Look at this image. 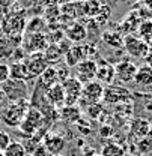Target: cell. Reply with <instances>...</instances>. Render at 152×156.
Returning <instances> with one entry per match:
<instances>
[{"label": "cell", "mask_w": 152, "mask_h": 156, "mask_svg": "<svg viewBox=\"0 0 152 156\" xmlns=\"http://www.w3.org/2000/svg\"><path fill=\"white\" fill-rule=\"evenodd\" d=\"M29 107V102L26 99H21V101H15V102H11L2 113V120L11 126V128H18L21 120L24 119L26 113H27V108Z\"/></svg>", "instance_id": "6da1fadb"}, {"label": "cell", "mask_w": 152, "mask_h": 156, "mask_svg": "<svg viewBox=\"0 0 152 156\" xmlns=\"http://www.w3.org/2000/svg\"><path fill=\"white\" fill-rule=\"evenodd\" d=\"M102 95H104V86L99 84L96 80L89 81V83L83 84V90H81V95H80L77 105L80 108H84V107L87 108L92 104H98L102 99Z\"/></svg>", "instance_id": "7a4b0ae2"}, {"label": "cell", "mask_w": 152, "mask_h": 156, "mask_svg": "<svg viewBox=\"0 0 152 156\" xmlns=\"http://www.w3.org/2000/svg\"><path fill=\"white\" fill-rule=\"evenodd\" d=\"M26 15L23 11L20 12H14L9 14L5 21L2 23V30L5 33V36H17V35H23L26 30Z\"/></svg>", "instance_id": "3957f363"}, {"label": "cell", "mask_w": 152, "mask_h": 156, "mask_svg": "<svg viewBox=\"0 0 152 156\" xmlns=\"http://www.w3.org/2000/svg\"><path fill=\"white\" fill-rule=\"evenodd\" d=\"M26 69H27V75H29V80L32 78H39V75L50 66L47 63V60L44 57L42 53H30L27 54L26 58L23 60Z\"/></svg>", "instance_id": "277c9868"}, {"label": "cell", "mask_w": 152, "mask_h": 156, "mask_svg": "<svg viewBox=\"0 0 152 156\" xmlns=\"http://www.w3.org/2000/svg\"><path fill=\"white\" fill-rule=\"evenodd\" d=\"M124 50L135 58H145L151 51L149 45L135 35H127L124 36Z\"/></svg>", "instance_id": "5b68a950"}, {"label": "cell", "mask_w": 152, "mask_h": 156, "mask_svg": "<svg viewBox=\"0 0 152 156\" xmlns=\"http://www.w3.org/2000/svg\"><path fill=\"white\" fill-rule=\"evenodd\" d=\"M48 47V41L44 33H24L21 48L26 53H44V50Z\"/></svg>", "instance_id": "8992f818"}, {"label": "cell", "mask_w": 152, "mask_h": 156, "mask_svg": "<svg viewBox=\"0 0 152 156\" xmlns=\"http://www.w3.org/2000/svg\"><path fill=\"white\" fill-rule=\"evenodd\" d=\"M62 87L65 90V105L71 107V105H77L78 99L83 90V84L74 77H69L62 83ZM63 105V107H65Z\"/></svg>", "instance_id": "52a82bcc"}, {"label": "cell", "mask_w": 152, "mask_h": 156, "mask_svg": "<svg viewBox=\"0 0 152 156\" xmlns=\"http://www.w3.org/2000/svg\"><path fill=\"white\" fill-rule=\"evenodd\" d=\"M102 99L107 102V104H114V105H119V104H127L130 102L131 99V92L125 87H117V86H109V87H104V95Z\"/></svg>", "instance_id": "ba28073f"}, {"label": "cell", "mask_w": 152, "mask_h": 156, "mask_svg": "<svg viewBox=\"0 0 152 156\" xmlns=\"http://www.w3.org/2000/svg\"><path fill=\"white\" fill-rule=\"evenodd\" d=\"M2 90H3V93H5V98H9L12 102L26 99V96H27V86H26V81L8 80L5 84H2Z\"/></svg>", "instance_id": "9c48e42d"}, {"label": "cell", "mask_w": 152, "mask_h": 156, "mask_svg": "<svg viewBox=\"0 0 152 156\" xmlns=\"http://www.w3.org/2000/svg\"><path fill=\"white\" fill-rule=\"evenodd\" d=\"M77 69V80L81 84H86L89 81H94L96 75V69H98V63L92 58H86L83 62H80L76 66Z\"/></svg>", "instance_id": "30bf717a"}, {"label": "cell", "mask_w": 152, "mask_h": 156, "mask_svg": "<svg viewBox=\"0 0 152 156\" xmlns=\"http://www.w3.org/2000/svg\"><path fill=\"white\" fill-rule=\"evenodd\" d=\"M137 65L131 62V60H119L114 66V74L116 78L120 81V83H131L134 81L135 77V72H137Z\"/></svg>", "instance_id": "8fae6325"}, {"label": "cell", "mask_w": 152, "mask_h": 156, "mask_svg": "<svg viewBox=\"0 0 152 156\" xmlns=\"http://www.w3.org/2000/svg\"><path fill=\"white\" fill-rule=\"evenodd\" d=\"M91 47L89 45H72L69 48V51L63 56L65 58V65L68 68H72V66H77L80 62L86 60V58H91L89 54L92 50H89Z\"/></svg>", "instance_id": "7c38bea8"}, {"label": "cell", "mask_w": 152, "mask_h": 156, "mask_svg": "<svg viewBox=\"0 0 152 156\" xmlns=\"http://www.w3.org/2000/svg\"><path fill=\"white\" fill-rule=\"evenodd\" d=\"M42 146L45 147V150L48 152L50 156L62 155L63 149H65V140L57 134H47L42 140Z\"/></svg>", "instance_id": "4fadbf2b"}, {"label": "cell", "mask_w": 152, "mask_h": 156, "mask_svg": "<svg viewBox=\"0 0 152 156\" xmlns=\"http://www.w3.org/2000/svg\"><path fill=\"white\" fill-rule=\"evenodd\" d=\"M134 84L140 89L152 90V68L146 66V65L139 66L135 77H134Z\"/></svg>", "instance_id": "5bb4252c"}, {"label": "cell", "mask_w": 152, "mask_h": 156, "mask_svg": "<svg viewBox=\"0 0 152 156\" xmlns=\"http://www.w3.org/2000/svg\"><path fill=\"white\" fill-rule=\"evenodd\" d=\"M45 96H47L48 104L54 108H62L65 105V90H63L60 83H57L54 86H51L50 89H47Z\"/></svg>", "instance_id": "9a60e30c"}, {"label": "cell", "mask_w": 152, "mask_h": 156, "mask_svg": "<svg viewBox=\"0 0 152 156\" xmlns=\"http://www.w3.org/2000/svg\"><path fill=\"white\" fill-rule=\"evenodd\" d=\"M114 78H116V74H114V66L113 65L104 62L102 65L98 66L95 80L99 83V84H102V86H112L113 81H114Z\"/></svg>", "instance_id": "2e32d148"}, {"label": "cell", "mask_w": 152, "mask_h": 156, "mask_svg": "<svg viewBox=\"0 0 152 156\" xmlns=\"http://www.w3.org/2000/svg\"><path fill=\"white\" fill-rule=\"evenodd\" d=\"M151 122L146 120V119H142V117H137L131 120V125H130V132L134 136H137L139 140L145 138V136H149L151 134Z\"/></svg>", "instance_id": "e0dca14e"}, {"label": "cell", "mask_w": 152, "mask_h": 156, "mask_svg": "<svg viewBox=\"0 0 152 156\" xmlns=\"http://www.w3.org/2000/svg\"><path fill=\"white\" fill-rule=\"evenodd\" d=\"M59 117L66 123H78L81 120V108L78 105H71V107L65 105L60 108Z\"/></svg>", "instance_id": "ac0fdd59"}, {"label": "cell", "mask_w": 152, "mask_h": 156, "mask_svg": "<svg viewBox=\"0 0 152 156\" xmlns=\"http://www.w3.org/2000/svg\"><path fill=\"white\" fill-rule=\"evenodd\" d=\"M86 38H87L86 27H84L83 24H80V23H72V24L66 29V39H69L71 42L80 44V42H83Z\"/></svg>", "instance_id": "d6986e66"}, {"label": "cell", "mask_w": 152, "mask_h": 156, "mask_svg": "<svg viewBox=\"0 0 152 156\" xmlns=\"http://www.w3.org/2000/svg\"><path fill=\"white\" fill-rule=\"evenodd\" d=\"M101 41L106 44V45H109L110 48H114V50H120V48H124V36L116 30H107V32H104L102 35H101Z\"/></svg>", "instance_id": "ffe728a7"}, {"label": "cell", "mask_w": 152, "mask_h": 156, "mask_svg": "<svg viewBox=\"0 0 152 156\" xmlns=\"http://www.w3.org/2000/svg\"><path fill=\"white\" fill-rule=\"evenodd\" d=\"M9 78L14 81H27V69L23 62H12L9 65Z\"/></svg>", "instance_id": "44dd1931"}, {"label": "cell", "mask_w": 152, "mask_h": 156, "mask_svg": "<svg viewBox=\"0 0 152 156\" xmlns=\"http://www.w3.org/2000/svg\"><path fill=\"white\" fill-rule=\"evenodd\" d=\"M57 71L54 66H48L41 75H39V84L45 89H50L51 86L57 84Z\"/></svg>", "instance_id": "7402d4cb"}, {"label": "cell", "mask_w": 152, "mask_h": 156, "mask_svg": "<svg viewBox=\"0 0 152 156\" xmlns=\"http://www.w3.org/2000/svg\"><path fill=\"white\" fill-rule=\"evenodd\" d=\"M44 57L47 60V63L48 65H51V63H59L62 57H63V54H62V51L59 50V47H57V44H48V47L44 50Z\"/></svg>", "instance_id": "603a6c76"}, {"label": "cell", "mask_w": 152, "mask_h": 156, "mask_svg": "<svg viewBox=\"0 0 152 156\" xmlns=\"http://www.w3.org/2000/svg\"><path fill=\"white\" fill-rule=\"evenodd\" d=\"M101 156H125V149L117 143H107L101 149Z\"/></svg>", "instance_id": "cb8c5ba5"}, {"label": "cell", "mask_w": 152, "mask_h": 156, "mask_svg": "<svg viewBox=\"0 0 152 156\" xmlns=\"http://www.w3.org/2000/svg\"><path fill=\"white\" fill-rule=\"evenodd\" d=\"M14 44L11 42V39L8 36H2L0 38V58L5 60V58H11L14 54Z\"/></svg>", "instance_id": "d4e9b609"}, {"label": "cell", "mask_w": 152, "mask_h": 156, "mask_svg": "<svg viewBox=\"0 0 152 156\" xmlns=\"http://www.w3.org/2000/svg\"><path fill=\"white\" fill-rule=\"evenodd\" d=\"M44 29H45V20H42L41 17H33L26 24L24 33H44Z\"/></svg>", "instance_id": "484cf974"}, {"label": "cell", "mask_w": 152, "mask_h": 156, "mask_svg": "<svg viewBox=\"0 0 152 156\" xmlns=\"http://www.w3.org/2000/svg\"><path fill=\"white\" fill-rule=\"evenodd\" d=\"M3 155L5 156H27L23 144H21V141H11L9 146L3 150Z\"/></svg>", "instance_id": "4316f807"}, {"label": "cell", "mask_w": 152, "mask_h": 156, "mask_svg": "<svg viewBox=\"0 0 152 156\" xmlns=\"http://www.w3.org/2000/svg\"><path fill=\"white\" fill-rule=\"evenodd\" d=\"M137 32H139V38L143 39L148 44V41L152 38V20H143L140 23Z\"/></svg>", "instance_id": "83f0119b"}, {"label": "cell", "mask_w": 152, "mask_h": 156, "mask_svg": "<svg viewBox=\"0 0 152 156\" xmlns=\"http://www.w3.org/2000/svg\"><path fill=\"white\" fill-rule=\"evenodd\" d=\"M110 12H112L110 6H107V5H101L99 9H98V12H96L95 18H94V21L98 23V26L106 24V23L109 21V18H110Z\"/></svg>", "instance_id": "f1b7e54d"}, {"label": "cell", "mask_w": 152, "mask_h": 156, "mask_svg": "<svg viewBox=\"0 0 152 156\" xmlns=\"http://www.w3.org/2000/svg\"><path fill=\"white\" fill-rule=\"evenodd\" d=\"M20 131H21V134H23V136L24 138H30V136H33L35 135V132L38 131L30 122H27L26 119H23L21 120V123H20Z\"/></svg>", "instance_id": "f546056e"}, {"label": "cell", "mask_w": 152, "mask_h": 156, "mask_svg": "<svg viewBox=\"0 0 152 156\" xmlns=\"http://www.w3.org/2000/svg\"><path fill=\"white\" fill-rule=\"evenodd\" d=\"M137 149H139V153H142V155H148L149 152H152V136H145V138L139 140Z\"/></svg>", "instance_id": "4dcf8cb0"}, {"label": "cell", "mask_w": 152, "mask_h": 156, "mask_svg": "<svg viewBox=\"0 0 152 156\" xmlns=\"http://www.w3.org/2000/svg\"><path fill=\"white\" fill-rule=\"evenodd\" d=\"M21 144H23V147H24V150H26V155H30L38 149V146L41 144L38 140H35L33 136H30V138H24V141H21Z\"/></svg>", "instance_id": "1f68e13d"}, {"label": "cell", "mask_w": 152, "mask_h": 156, "mask_svg": "<svg viewBox=\"0 0 152 156\" xmlns=\"http://www.w3.org/2000/svg\"><path fill=\"white\" fill-rule=\"evenodd\" d=\"M86 110H87V116L91 117V119H98V117L101 116V113L104 111V108H102V104H101V102L89 105Z\"/></svg>", "instance_id": "d6a6232c"}, {"label": "cell", "mask_w": 152, "mask_h": 156, "mask_svg": "<svg viewBox=\"0 0 152 156\" xmlns=\"http://www.w3.org/2000/svg\"><path fill=\"white\" fill-rule=\"evenodd\" d=\"M56 71H57V81H59L60 84H62L65 80H68V78H69V68H68L66 65L56 68Z\"/></svg>", "instance_id": "836d02e7"}, {"label": "cell", "mask_w": 152, "mask_h": 156, "mask_svg": "<svg viewBox=\"0 0 152 156\" xmlns=\"http://www.w3.org/2000/svg\"><path fill=\"white\" fill-rule=\"evenodd\" d=\"M9 80V65L0 63V84H5Z\"/></svg>", "instance_id": "e575fe53"}, {"label": "cell", "mask_w": 152, "mask_h": 156, "mask_svg": "<svg viewBox=\"0 0 152 156\" xmlns=\"http://www.w3.org/2000/svg\"><path fill=\"white\" fill-rule=\"evenodd\" d=\"M12 140H11V136L8 132H5V131H0V152H3L8 146H9V143H11Z\"/></svg>", "instance_id": "d590c367"}, {"label": "cell", "mask_w": 152, "mask_h": 156, "mask_svg": "<svg viewBox=\"0 0 152 156\" xmlns=\"http://www.w3.org/2000/svg\"><path fill=\"white\" fill-rule=\"evenodd\" d=\"M99 135L104 136V138L112 136L113 135V128H112L110 125H104V126H101V128H99Z\"/></svg>", "instance_id": "8d00e7d4"}, {"label": "cell", "mask_w": 152, "mask_h": 156, "mask_svg": "<svg viewBox=\"0 0 152 156\" xmlns=\"http://www.w3.org/2000/svg\"><path fill=\"white\" fill-rule=\"evenodd\" d=\"M32 156H50V155H48V152L45 150V147H44L42 143H41V144L38 146V149L32 153Z\"/></svg>", "instance_id": "74e56055"}, {"label": "cell", "mask_w": 152, "mask_h": 156, "mask_svg": "<svg viewBox=\"0 0 152 156\" xmlns=\"http://www.w3.org/2000/svg\"><path fill=\"white\" fill-rule=\"evenodd\" d=\"M15 2H17V0H0V8H2V9H8V8H11Z\"/></svg>", "instance_id": "f35d334b"}, {"label": "cell", "mask_w": 152, "mask_h": 156, "mask_svg": "<svg viewBox=\"0 0 152 156\" xmlns=\"http://www.w3.org/2000/svg\"><path fill=\"white\" fill-rule=\"evenodd\" d=\"M145 62H146V66H149V68H152V50L148 53V56L145 57Z\"/></svg>", "instance_id": "ab89813d"}, {"label": "cell", "mask_w": 152, "mask_h": 156, "mask_svg": "<svg viewBox=\"0 0 152 156\" xmlns=\"http://www.w3.org/2000/svg\"><path fill=\"white\" fill-rule=\"evenodd\" d=\"M139 3L140 5H145V6H148V8L152 9V0H139Z\"/></svg>", "instance_id": "60d3db41"}, {"label": "cell", "mask_w": 152, "mask_h": 156, "mask_svg": "<svg viewBox=\"0 0 152 156\" xmlns=\"http://www.w3.org/2000/svg\"><path fill=\"white\" fill-rule=\"evenodd\" d=\"M3 99H5V93H3V90H2V87H0V104L3 102Z\"/></svg>", "instance_id": "b9f144b4"}, {"label": "cell", "mask_w": 152, "mask_h": 156, "mask_svg": "<svg viewBox=\"0 0 152 156\" xmlns=\"http://www.w3.org/2000/svg\"><path fill=\"white\" fill-rule=\"evenodd\" d=\"M92 156H101V155H98V153H95V155H92Z\"/></svg>", "instance_id": "7bdbcfd3"}, {"label": "cell", "mask_w": 152, "mask_h": 156, "mask_svg": "<svg viewBox=\"0 0 152 156\" xmlns=\"http://www.w3.org/2000/svg\"><path fill=\"white\" fill-rule=\"evenodd\" d=\"M149 135H151V136H152V126H151V134H149Z\"/></svg>", "instance_id": "ee69618b"}, {"label": "cell", "mask_w": 152, "mask_h": 156, "mask_svg": "<svg viewBox=\"0 0 152 156\" xmlns=\"http://www.w3.org/2000/svg\"><path fill=\"white\" fill-rule=\"evenodd\" d=\"M0 156H5V155H3V152H0Z\"/></svg>", "instance_id": "f6af8a7d"}, {"label": "cell", "mask_w": 152, "mask_h": 156, "mask_svg": "<svg viewBox=\"0 0 152 156\" xmlns=\"http://www.w3.org/2000/svg\"><path fill=\"white\" fill-rule=\"evenodd\" d=\"M57 156H60V155H57Z\"/></svg>", "instance_id": "bcb514c9"}]
</instances>
